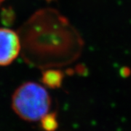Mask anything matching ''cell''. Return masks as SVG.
Returning a JSON list of instances; mask_svg holds the SVG:
<instances>
[{"mask_svg": "<svg viewBox=\"0 0 131 131\" xmlns=\"http://www.w3.org/2000/svg\"><path fill=\"white\" fill-rule=\"evenodd\" d=\"M19 36L25 61L43 70L71 64L79 58L84 46L74 27L54 9L34 14Z\"/></svg>", "mask_w": 131, "mask_h": 131, "instance_id": "obj_1", "label": "cell"}, {"mask_svg": "<svg viewBox=\"0 0 131 131\" xmlns=\"http://www.w3.org/2000/svg\"><path fill=\"white\" fill-rule=\"evenodd\" d=\"M51 98L43 84L26 82L15 90L11 106L15 114L24 121L38 122L51 108Z\"/></svg>", "mask_w": 131, "mask_h": 131, "instance_id": "obj_2", "label": "cell"}, {"mask_svg": "<svg viewBox=\"0 0 131 131\" xmlns=\"http://www.w3.org/2000/svg\"><path fill=\"white\" fill-rule=\"evenodd\" d=\"M21 52L18 34L9 28H0V66L11 64Z\"/></svg>", "mask_w": 131, "mask_h": 131, "instance_id": "obj_3", "label": "cell"}, {"mask_svg": "<svg viewBox=\"0 0 131 131\" xmlns=\"http://www.w3.org/2000/svg\"><path fill=\"white\" fill-rule=\"evenodd\" d=\"M64 80V73L56 68L47 69L43 71L41 77L42 84L50 89L60 88Z\"/></svg>", "mask_w": 131, "mask_h": 131, "instance_id": "obj_4", "label": "cell"}, {"mask_svg": "<svg viewBox=\"0 0 131 131\" xmlns=\"http://www.w3.org/2000/svg\"><path fill=\"white\" fill-rule=\"evenodd\" d=\"M39 122L43 131H56L58 127V120L56 112H49Z\"/></svg>", "mask_w": 131, "mask_h": 131, "instance_id": "obj_5", "label": "cell"}, {"mask_svg": "<svg viewBox=\"0 0 131 131\" xmlns=\"http://www.w3.org/2000/svg\"><path fill=\"white\" fill-rule=\"evenodd\" d=\"M4 1H5V0H0V5H1V4H2V3L4 2Z\"/></svg>", "mask_w": 131, "mask_h": 131, "instance_id": "obj_6", "label": "cell"}]
</instances>
